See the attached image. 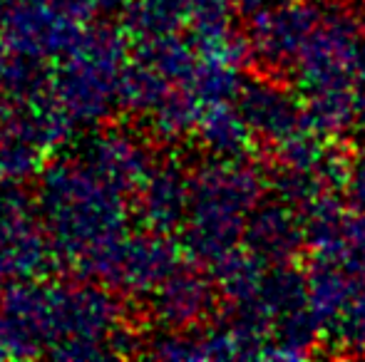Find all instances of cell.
<instances>
[{
	"instance_id": "cell-1",
	"label": "cell",
	"mask_w": 365,
	"mask_h": 362,
	"mask_svg": "<svg viewBox=\"0 0 365 362\" xmlns=\"http://www.w3.org/2000/svg\"><path fill=\"white\" fill-rule=\"evenodd\" d=\"M363 45L356 25L343 15H321L296 58V78L306 95L321 90L353 87L358 80Z\"/></svg>"
},
{
	"instance_id": "cell-2",
	"label": "cell",
	"mask_w": 365,
	"mask_h": 362,
	"mask_svg": "<svg viewBox=\"0 0 365 362\" xmlns=\"http://www.w3.org/2000/svg\"><path fill=\"white\" fill-rule=\"evenodd\" d=\"M251 253L266 263H286L306 243V226L289 201L259 206L251 218Z\"/></svg>"
},
{
	"instance_id": "cell-3",
	"label": "cell",
	"mask_w": 365,
	"mask_h": 362,
	"mask_svg": "<svg viewBox=\"0 0 365 362\" xmlns=\"http://www.w3.org/2000/svg\"><path fill=\"white\" fill-rule=\"evenodd\" d=\"M246 124L276 144L306 129L303 107L298 110L284 90L269 85H254V92L246 97Z\"/></svg>"
},
{
	"instance_id": "cell-4",
	"label": "cell",
	"mask_w": 365,
	"mask_h": 362,
	"mask_svg": "<svg viewBox=\"0 0 365 362\" xmlns=\"http://www.w3.org/2000/svg\"><path fill=\"white\" fill-rule=\"evenodd\" d=\"M343 186H346L353 206H358V211H365V154L348 164Z\"/></svg>"
},
{
	"instance_id": "cell-5",
	"label": "cell",
	"mask_w": 365,
	"mask_h": 362,
	"mask_svg": "<svg viewBox=\"0 0 365 362\" xmlns=\"http://www.w3.org/2000/svg\"><path fill=\"white\" fill-rule=\"evenodd\" d=\"M358 80L365 85V48H363V53H361V65H358Z\"/></svg>"
},
{
	"instance_id": "cell-6",
	"label": "cell",
	"mask_w": 365,
	"mask_h": 362,
	"mask_svg": "<svg viewBox=\"0 0 365 362\" xmlns=\"http://www.w3.org/2000/svg\"><path fill=\"white\" fill-rule=\"evenodd\" d=\"M363 28H365V18H363Z\"/></svg>"
}]
</instances>
